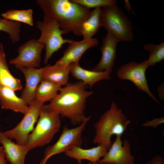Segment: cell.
Masks as SVG:
<instances>
[{
    "instance_id": "obj_21",
    "label": "cell",
    "mask_w": 164,
    "mask_h": 164,
    "mask_svg": "<svg viewBox=\"0 0 164 164\" xmlns=\"http://www.w3.org/2000/svg\"><path fill=\"white\" fill-rule=\"evenodd\" d=\"M101 7L95 8L91 12L83 22L81 28V33L84 39L93 38L101 26L100 13Z\"/></svg>"
},
{
    "instance_id": "obj_2",
    "label": "cell",
    "mask_w": 164,
    "mask_h": 164,
    "mask_svg": "<svg viewBox=\"0 0 164 164\" xmlns=\"http://www.w3.org/2000/svg\"><path fill=\"white\" fill-rule=\"evenodd\" d=\"M37 4L44 13L58 22L67 34L81 36V28L89 15L90 9L70 0H37Z\"/></svg>"
},
{
    "instance_id": "obj_16",
    "label": "cell",
    "mask_w": 164,
    "mask_h": 164,
    "mask_svg": "<svg viewBox=\"0 0 164 164\" xmlns=\"http://www.w3.org/2000/svg\"><path fill=\"white\" fill-rule=\"evenodd\" d=\"M70 72L75 78L81 81L91 89L97 82L110 79V73L105 71L97 72L82 68L79 62L70 65Z\"/></svg>"
},
{
    "instance_id": "obj_31",
    "label": "cell",
    "mask_w": 164,
    "mask_h": 164,
    "mask_svg": "<svg viewBox=\"0 0 164 164\" xmlns=\"http://www.w3.org/2000/svg\"><path fill=\"white\" fill-rule=\"evenodd\" d=\"M125 8L127 11L128 12H132V13L134 14L135 13L134 11L132 9L130 4L128 0H125Z\"/></svg>"
},
{
    "instance_id": "obj_25",
    "label": "cell",
    "mask_w": 164,
    "mask_h": 164,
    "mask_svg": "<svg viewBox=\"0 0 164 164\" xmlns=\"http://www.w3.org/2000/svg\"><path fill=\"white\" fill-rule=\"evenodd\" d=\"M144 50L149 53V58L147 60L149 66H154L157 63L164 59V42L155 45L152 43L145 45Z\"/></svg>"
},
{
    "instance_id": "obj_1",
    "label": "cell",
    "mask_w": 164,
    "mask_h": 164,
    "mask_svg": "<svg viewBox=\"0 0 164 164\" xmlns=\"http://www.w3.org/2000/svg\"><path fill=\"white\" fill-rule=\"evenodd\" d=\"M87 87L80 81L68 83L60 88L54 99L43 106L68 118L73 125L80 124L87 118L84 115L86 99L93 93L86 90Z\"/></svg>"
},
{
    "instance_id": "obj_26",
    "label": "cell",
    "mask_w": 164,
    "mask_h": 164,
    "mask_svg": "<svg viewBox=\"0 0 164 164\" xmlns=\"http://www.w3.org/2000/svg\"><path fill=\"white\" fill-rule=\"evenodd\" d=\"M88 9L103 7L117 3L116 0H70Z\"/></svg>"
},
{
    "instance_id": "obj_10",
    "label": "cell",
    "mask_w": 164,
    "mask_h": 164,
    "mask_svg": "<svg viewBox=\"0 0 164 164\" xmlns=\"http://www.w3.org/2000/svg\"><path fill=\"white\" fill-rule=\"evenodd\" d=\"M45 46L35 38L31 39L20 46L18 49V56L10 60L9 63L19 69L22 68L39 67L41 55Z\"/></svg>"
},
{
    "instance_id": "obj_8",
    "label": "cell",
    "mask_w": 164,
    "mask_h": 164,
    "mask_svg": "<svg viewBox=\"0 0 164 164\" xmlns=\"http://www.w3.org/2000/svg\"><path fill=\"white\" fill-rule=\"evenodd\" d=\"M44 103L36 99L28 105L21 121L13 128L3 132L7 137L16 140L18 144L26 145L29 135L34 128Z\"/></svg>"
},
{
    "instance_id": "obj_30",
    "label": "cell",
    "mask_w": 164,
    "mask_h": 164,
    "mask_svg": "<svg viewBox=\"0 0 164 164\" xmlns=\"http://www.w3.org/2000/svg\"><path fill=\"white\" fill-rule=\"evenodd\" d=\"M7 161L5 158L3 150L0 152V164H7Z\"/></svg>"
},
{
    "instance_id": "obj_9",
    "label": "cell",
    "mask_w": 164,
    "mask_h": 164,
    "mask_svg": "<svg viewBox=\"0 0 164 164\" xmlns=\"http://www.w3.org/2000/svg\"><path fill=\"white\" fill-rule=\"evenodd\" d=\"M149 66L147 59L137 63L133 60L123 65L118 70L116 75L120 79L128 80L132 82L138 90L146 93L155 101L161 105L149 87L145 73Z\"/></svg>"
},
{
    "instance_id": "obj_23",
    "label": "cell",
    "mask_w": 164,
    "mask_h": 164,
    "mask_svg": "<svg viewBox=\"0 0 164 164\" xmlns=\"http://www.w3.org/2000/svg\"><path fill=\"white\" fill-rule=\"evenodd\" d=\"M33 10L31 9L26 10H12L7 11L1 14L4 19L12 21L22 22L30 26H33Z\"/></svg>"
},
{
    "instance_id": "obj_33",
    "label": "cell",
    "mask_w": 164,
    "mask_h": 164,
    "mask_svg": "<svg viewBox=\"0 0 164 164\" xmlns=\"http://www.w3.org/2000/svg\"><path fill=\"white\" fill-rule=\"evenodd\" d=\"M3 150V148L2 145L0 146V152Z\"/></svg>"
},
{
    "instance_id": "obj_17",
    "label": "cell",
    "mask_w": 164,
    "mask_h": 164,
    "mask_svg": "<svg viewBox=\"0 0 164 164\" xmlns=\"http://www.w3.org/2000/svg\"><path fill=\"white\" fill-rule=\"evenodd\" d=\"M108 150L105 146L98 145L97 147L87 149L75 146L64 153L67 157L76 159L78 164H81L83 160L89 161L91 163L98 162L100 159L105 155Z\"/></svg>"
},
{
    "instance_id": "obj_28",
    "label": "cell",
    "mask_w": 164,
    "mask_h": 164,
    "mask_svg": "<svg viewBox=\"0 0 164 164\" xmlns=\"http://www.w3.org/2000/svg\"><path fill=\"white\" fill-rule=\"evenodd\" d=\"M145 164H164V159L159 155H155Z\"/></svg>"
},
{
    "instance_id": "obj_11",
    "label": "cell",
    "mask_w": 164,
    "mask_h": 164,
    "mask_svg": "<svg viewBox=\"0 0 164 164\" xmlns=\"http://www.w3.org/2000/svg\"><path fill=\"white\" fill-rule=\"evenodd\" d=\"M121 135H116L106 154L98 162L114 164H135V157L131 152V145L129 141L121 140Z\"/></svg>"
},
{
    "instance_id": "obj_27",
    "label": "cell",
    "mask_w": 164,
    "mask_h": 164,
    "mask_svg": "<svg viewBox=\"0 0 164 164\" xmlns=\"http://www.w3.org/2000/svg\"><path fill=\"white\" fill-rule=\"evenodd\" d=\"M164 118L162 117L155 118L151 121H148L142 124L143 126L156 128L159 125L164 123Z\"/></svg>"
},
{
    "instance_id": "obj_32",
    "label": "cell",
    "mask_w": 164,
    "mask_h": 164,
    "mask_svg": "<svg viewBox=\"0 0 164 164\" xmlns=\"http://www.w3.org/2000/svg\"><path fill=\"white\" fill-rule=\"evenodd\" d=\"M90 164H114L112 163H108V162H103V163H100L99 162H97L95 163H90Z\"/></svg>"
},
{
    "instance_id": "obj_29",
    "label": "cell",
    "mask_w": 164,
    "mask_h": 164,
    "mask_svg": "<svg viewBox=\"0 0 164 164\" xmlns=\"http://www.w3.org/2000/svg\"><path fill=\"white\" fill-rule=\"evenodd\" d=\"M164 83L159 85L157 90L158 93L159 97L161 100H164Z\"/></svg>"
},
{
    "instance_id": "obj_24",
    "label": "cell",
    "mask_w": 164,
    "mask_h": 164,
    "mask_svg": "<svg viewBox=\"0 0 164 164\" xmlns=\"http://www.w3.org/2000/svg\"><path fill=\"white\" fill-rule=\"evenodd\" d=\"M21 26L20 22L0 18V31L7 33L13 43L18 42L20 40Z\"/></svg>"
},
{
    "instance_id": "obj_22",
    "label": "cell",
    "mask_w": 164,
    "mask_h": 164,
    "mask_svg": "<svg viewBox=\"0 0 164 164\" xmlns=\"http://www.w3.org/2000/svg\"><path fill=\"white\" fill-rule=\"evenodd\" d=\"M61 87L51 82L43 80L37 87L35 99L44 103L51 101L57 96Z\"/></svg>"
},
{
    "instance_id": "obj_6",
    "label": "cell",
    "mask_w": 164,
    "mask_h": 164,
    "mask_svg": "<svg viewBox=\"0 0 164 164\" xmlns=\"http://www.w3.org/2000/svg\"><path fill=\"white\" fill-rule=\"evenodd\" d=\"M36 27L41 32L40 37L37 40L45 46V64L63 44L70 43L73 40L62 37V35L67 34L66 32L60 28L58 22L52 17L44 15L43 21H38Z\"/></svg>"
},
{
    "instance_id": "obj_19",
    "label": "cell",
    "mask_w": 164,
    "mask_h": 164,
    "mask_svg": "<svg viewBox=\"0 0 164 164\" xmlns=\"http://www.w3.org/2000/svg\"><path fill=\"white\" fill-rule=\"evenodd\" d=\"M70 65L48 64L43 67L42 74L43 80L51 82L61 87L68 83Z\"/></svg>"
},
{
    "instance_id": "obj_20",
    "label": "cell",
    "mask_w": 164,
    "mask_h": 164,
    "mask_svg": "<svg viewBox=\"0 0 164 164\" xmlns=\"http://www.w3.org/2000/svg\"><path fill=\"white\" fill-rule=\"evenodd\" d=\"M0 83L10 87L15 91L22 89L20 80L14 77L9 71L4 47L2 43L0 42Z\"/></svg>"
},
{
    "instance_id": "obj_5",
    "label": "cell",
    "mask_w": 164,
    "mask_h": 164,
    "mask_svg": "<svg viewBox=\"0 0 164 164\" xmlns=\"http://www.w3.org/2000/svg\"><path fill=\"white\" fill-rule=\"evenodd\" d=\"M101 26L105 28L120 41L131 42L134 39L131 21L116 3L101 8Z\"/></svg>"
},
{
    "instance_id": "obj_18",
    "label": "cell",
    "mask_w": 164,
    "mask_h": 164,
    "mask_svg": "<svg viewBox=\"0 0 164 164\" xmlns=\"http://www.w3.org/2000/svg\"><path fill=\"white\" fill-rule=\"evenodd\" d=\"M0 104L2 109H9L24 114L28 106L23 100L15 95L12 89L0 83Z\"/></svg>"
},
{
    "instance_id": "obj_12",
    "label": "cell",
    "mask_w": 164,
    "mask_h": 164,
    "mask_svg": "<svg viewBox=\"0 0 164 164\" xmlns=\"http://www.w3.org/2000/svg\"><path fill=\"white\" fill-rule=\"evenodd\" d=\"M119 42L114 35L107 31L100 49L101 59L97 65L91 70L97 72L105 71L110 73L116 58V46Z\"/></svg>"
},
{
    "instance_id": "obj_4",
    "label": "cell",
    "mask_w": 164,
    "mask_h": 164,
    "mask_svg": "<svg viewBox=\"0 0 164 164\" xmlns=\"http://www.w3.org/2000/svg\"><path fill=\"white\" fill-rule=\"evenodd\" d=\"M60 125L59 114L43 106L36 125L28 136L26 145L28 149L49 144L59 132Z\"/></svg>"
},
{
    "instance_id": "obj_15",
    "label": "cell",
    "mask_w": 164,
    "mask_h": 164,
    "mask_svg": "<svg viewBox=\"0 0 164 164\" xmlns=\"http://www.w3.org/2000/svg\"><path fill=\"white\" fill-rule=\"evenodd\" d=\"M0 144L3 146L5 158L10 164H24L26 155L29 150L26 145L15 143L0 131Z\"/></svg>"
},
{
    "instance_id": "obj_13",
    "label": "cell",
    "mask_w": 164,
    "mask_h": 164,
    "mask_svg": "<svg viewBox=\"0 0 164 164\" xmlns=\"http://www.w3.org/2000/svg\"><path fill=\"white\" fill-rule=\"evenodd\" d=\"M98 43L97 38H92L79 41L73 40L64 52L63 56L55 64L70 65L78 62L84 53L90 48L97 45Z\"/></svg>"
},
{
    "instance_id": "obj_14",
    "label": "cell",
    "mask_w": 164,
    "mask_h": 164,
    "mask_svg": "<svg viewBox=\"0 0 164 164\" xmlns=\"http://www.w3.org/2000/svg\"><path fill=\"white\" fill-rule=\"evenodd\" d=\"M19 69L24 74L26 80L20 97L28 106L35 99L37 87L43 80L42 74L43 67L39 69L22 68Z\"/></svg>"
},
{
    "instance_id": "obj_7",
    "label": "cell",
    "mask_w": 164,
    "mask_h": 164,
    "mask_svg": "<svg viewBox=\"0 0 164 164\" xmlns=\"http://www.w3.org/2000/svg\"><path fill=\"white\" fill-rule=\"evenodd\" d=\"M89 116L80 125L69 128L64 126L59 138L54 144L47 146L45 150L43 158L39 164H46L52 156L65 152L75 146L81 147L83 143L82 133L91 119Z\"/></svg>"
},
{
    "instance_id": "obj_3",
    "label": "cell",
    "mask_w": 164,
    "mask_h": 164,
    "mask_svg": "<svg viewBox=\"0 0 164 164\" xmlns=\"http://www.w3.org/2000/svg\"><path fill=\"white\" fill-rule=\"evenodd\" d=\"M131 122L122 109L118 108L115 103L111 102L109 109L106 110L94 124L96 132L93 143L103 145L108 150L112 143V136L122 135Z\"/></svg>"
}]
</instances>
